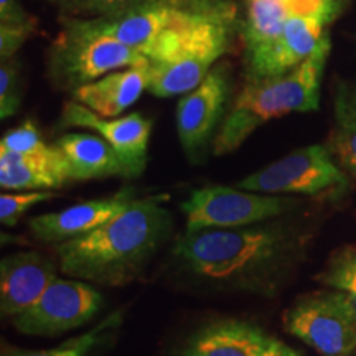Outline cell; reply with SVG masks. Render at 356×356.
Returning a JSON list of instances; mask_svg holds the SVG:
<instances>
[{"mask_svg": "<svg viewBox=\"0 0 356 356\" xmlns=\"http://www.w3.org/2000/svg\"><path fill=\"white\" fill-rule=\"evenodd\" d=\"M275 220L241 228L185 229L173 254L203 282L270 296L296 248L292 231Z\"/></svg>", "mask_w": 356, "mask_h": 356, "instance_id": "6da1fadb", "label": "cell"}, {"mask_svg": "<svg viewBox=\"0 0 356 356\" xmlns=\"http://www.w3.org/2000/svg\"><path fill=\"white\" fill-rule=\"evenodd\" d=\"M163 200V195L132 198L99 228L56 244L60 273L104 287L136 280L173 234Z\"/></svg>", "mask_w": 356, "mask_h": 356, "instance_id": "7a4b0ae2", "label": "cell"}, {"mask_svg": "<svg viewBox=\"0 0 356 356\" xmlns=\"http://www.w3.org/2000/svg\"><path fill=\"white\" fill-rule=\"evenodd\" d=\"M330 53V38L322 42L299 66L280 76L248 81L236 96L213 140V155L238 150L266 122L291 113H310L320 104V84Z\"/></svg>", "mask_w": 356, "mask_h": 356, "instance_id": "3957f363", "label": "cell"}, {"mask_svg": "<svg viewBox=\"0 0 356 356\" xmlns=\"http://www.w3.org/2000/svg\"><path fill=\"white\" fill-rule=\"evenodd\" d=\"M222 20H238L236 0H145L121 15L89 19L150 61L168 58L198 29Z\"/></svg>", "mask_w": 356, "mask_h": 356, "instance_id": "277c9868", "label": "cell"}, {"mask_svg": "<svg viewBox=\"0 0 356 356\" xmlns=\"http://www.w3.org/2000/svg\"><path fill=\"white\" fill-rule=\"evenodd\" d=\"M63 29L47 50V74L61 91L96 81L113 71L150 61L142 53L97 30L89 19L63 17Z\"/></svg>", "mask_w": 356, "mask_h": 356, "instance_id": "5b68a950", "label": "cell"}, {"mask_svg": "<svg viewBox=\"0 0 356 356\" xmlns=\"http://www.w3.org/2000/svg\"><path fill=\"white\" fill-rule=\"evenodd\" d=\"M241 190L267 195H338L346 190L348 178L335 163L328 145H307L275 160L239 180Z\"/></svg>", "mask_w": 356, "mask_h": 356, "instance_id": "8992f818", "label": "cell"}, {"mask_svg": "<svg viewBox=\"0 0 356 356\" xmlns=\"http://www.w3.org/2000/svg\"><path fill=\"white\" fill-rule=\"evenodd\" d=\"M284 327L322 356H350L356 350V310L337 289L297 299L284 315Z\"/></svg>", "mask_w": 356, "mask_h": 356, "instance_id": "52a82bcc", "label": "cell"}, {"mask_svg": "<svg viewBox=\"0 0 356 356\" xmlns=\"http://www.w3.org/2000/svg\"><path fill=\"white\" fill-rule=\"evenodd\" d=\"M238 29V20H222L198 29L168 58L150 61L147 91L157 97L184 96L193 91L226 55Z\"/></svg>", "mask_w": 356, "mask_h": 356, "instance_id": "ba28073f", "label": "cell"}, {"mask_svg": "<svg viewBox=\"0 0 356 356\" xmlns=\"http://www.w3.org/2000/svg\"><path fill=\"white\" fill-rule=\"evenodd\" d=\"M296 208V200L282 195L256 193L231 186H203L181 204L186 229L241 228L286 215Z\"/></svg>", "mask_w": 356, "mask_h": 356, "instance_id": "9c48e42d", "label": "cell"}, {"mask_svg": "<svg viewBox=\"0 0 356 356\" xmlns=\"http://www.w3.org/2000/svg\"><path fill=\"white\" fill-rule=\"evenodd\" d=\"M102 305L99 291L86 280L56 277L33 305L12 318V323L24 335H63L91 322Z\"/></svg>", "mask_w": 356, "mask_h": 356, "instance_id": "30bf717a", "label": "cell"}, {"mask_svg": "<svg viewBox=\"0 0 356 356\" xmlns=\"http://www.w3.org/2000/svg\"><path fill=\"white\" fill-rule=\"evenodd\" d=\"M231 70L220 63L193 91L180 97L177 106V134L190 163H202L213 147L218 129L228 111Z\"/></svg>", "mask_w": 356, "mask_h": 356, "instance_id": "8fae6325", "label": "cell"}, {"mask_svg": "<svg viewBox=\"0 0 356 356\" xmlns=\"http://www.w3.org/2000/svg\"><path fill=\"white\" fill-rule=\"evenodd\" d=\"M60 126L83 127L99 134L118 152L126 170V178H137L144 173L149 160L152 121L140 113H132L122 118H102L73 99L63 106Z\"/></svg>", "mask_w": 356, "mask_h": 356, "instance_id": "7c38bea8", "label": "cell"}, {"mask_svg": "<svg viewBox=\"0 0 356 356\" xmlns=\"http://www.w3.org/2000/svg\"><path fill=\"white\" fill-rule=\"evenodd\" d=\"M325 25L327 24L318 17H289L282 32L273 42L244 56L248 81L280 76L299 66L317 50L325 37Z\"/></svg>", "mask_w": 356, "mask_h": 356, "instance_id": "4fadbf2b", "label": "cell"}, {"mask_svg": "<svg viewBox=\"0 0 356 356\" xmlns=\"http://www.w3.org/2000/svg\"><path fill=\"white\" fill-rule=\"evenodd\" d=\"M58 277L56 264L35 251H20L0 261V312L13 318L33 305Z\"/></svg>", "mask_w": 356, "mask_h": 356, "instance_id": "5bb4252c", "label": "cell"}, {"mask_svg": "<svg viewBox=\"0 0 356 356\" xmlns=\"http://www.w3.org/2000/svg\"><path fill=\"white\" fill-rule=\"evenodd\" d=\"M131 200V191H122L114 197L89 200V202L73 204L61 211L35 216L29 221L30 233L42 243H65L99 228L101 225L118 215L122 208H126Z\"/></svg>", "mask_w": 356, "mask_h": 356, "instance_id": "9a60e30c", "label": "cell"}, {"mask_svg": "<svg viewBox=\"0 0 356 356\" xmlns=\"http://www.w3.org/2000/svg\"><path fill=\"white\" fill-rule=\"evenodd\" d=\"M264 332L246 320L226 318L203 325L178 348L177 356H262L267 343Z\"/></svg>", "mask_w": 356, "mask_h": 356, "instance_id": "2e32d148", "label": "cell"}, {"mask_svg": "<svg viewBox=\"0 0 356 356\" xmlns=\"http://www.w3.org/2000/svg\"><path fill=\"white\" fill-rule=\"evenodd\" d=\"M149 83L150 61H147L113 71L96 81L84 84L74 89L73 97L102 118H118L139 101L142 92L149 89Z\"/></svg>", "mask_w": 356, "mask_h": 356, "instance_id": "e0dca14e", "label": "cell"}, {"mask_svg": "<svg viewBox=\"0 0 356 356\" xmlns=\"http://www.w3.org/2000/svg\"><path fill=\"white\" fill-rule=\"evenodd\" d=\"M55 144L68 162L73 181L101 180L111 177L126 178V170L118 152L99 134H65Z\"/></svg>", "mask_w": 356, "mask_h": 356, "instance_id": "ac0fdd59", "label": "cell"}, {"mask_svg": "<svg viewBox=\"0 0 356 356\" xmlns=\"http://www.w3.org/2000/svg\"><path fill=\"white\" fill-rule=\"evenodd\" d=\"M71 181L63 152L53 157H30L0 149V186L3 190L60 188Z\"/></svg>", "mask_w": 356, "mask_h": 356, "instance_id": "d6986e66", "label": "cell"}, {"mask_svg": "<svg viewBox=\"0 0 356 356\" xmlns=\"http://www.w3.org/2000/svg\"><path fill=\"white\" fill-rule=\"evenodd\" d=\"M335 122L328 149L346 175L356 178V79H341L335 88Z\"/></svg>", "mask_w": 356, "mask_h": 356, "instance_id": "ffe728a7", "label": "cell"}, {"mask_svg": "<svg viewBox=\"0 0 356 356\" xmlns=\"http://www.w3.org/2000/svg\"><path fill=\"white\" fill-rule=\"evenodd\" d=\"M122 322L121 312H114L106 317L101 323L92 327L83 335L73 337L66 340L60 346L48 350H24L12 345H2V355L0 356H88L92 353L97 346L104 343L106 338L113 333Z\"/></svg>", "mask_w": 356, "mask_h": 356, "instance_id": "44dd1931", "label": "cell"}, {"mask_svg": "<svg viewBox=\"0 0 356 356\" xmlns=\"http://www.w3.org/2000/svg\"><path fill=\"white\" fill-rule=\"evenodd\" d=\"M317 279L323 286L343 292L356 310V244L333 252Z\"/></svg>", "mask_w": 356, "mask_h": 356, "instance_id": "7402d4cb", "label": "cell"}, {"mask_svg": "<svg viewBox=\"0 0 356 356\" xmlns=\"http://www.w3.org/2000/svg\"><path fill=\"white\" fill-rule=\"evenodd\" d=\"M0 149L30 155V157H53V155L60 154L56 144L50 145L43 140L42 132L32 121H25L22 126L13 127L3 134L2 140H0Z\"/></svg>", "mask_w": 356, "mask_h": 356, "instance_id": "603a6c76", "label": "cell"}, {"mask_svg": "<svg viewBox=\"0 0 356 356\" xmlns=\"http://www.w3.org/2000/svg\"><path fill=\"white\" fill-rule=\"evenodd\" d=\"M145 0H60L63 17L73 19H108L131 10Z\"/></svg>", "mask_w": 356, "mask_h": 356, "instance_id": "cb8c5ba5", "label": "cell"}, {"mask_svg": "<svg viewBox=\"0 0 356 356\" xmlns=\"http://www.w3.org/2000/svg\"><path fill=\"white\" fill-rule=\"evenodd\" d=\"M22 71L17 60H6L0 66V118L8 119L22 106Z\"/></svg>", "mask_w": 356, "mask_h": 356, "instance_id": "d4e9b609", "label": "cell"}, {"mask_svg": "<svg viewBox=\"0 0 356 356\" xmlns=\"http://www.w3.org/2000/svg\"><path fill=\"white\" fill-rule=\"evenodd\" d=\"M55 197L48 190H29L19 193H2L0 197V221L3 226H15L22 216L35 204L48 202Z\"/></svg>", "mask_w": 356, "mask_h": 356, "instance_id": "484cf974", "label": "cell"}, {"mask_svg": "<svg viewBox=\"0 0 356 356\" xmlns=\"http://www.w3.org/2000/svg\"><path fill=\"white\" fill-rule=\"evenodd\" d=\"M37 29L20 25H0V58L2 61L12 60L13 55L20 50L22 44L32 37Z\"/></svg>", "mask_w": 356, "mask_h": 356, "instance_id": "4316f807", "label": "cell"}, {"mask_svg": "<svg viewBox=\"0 0 356 356\" xmlns=\"http://www.w3.org/2000/svg\"><path fill=\"white\" fill-rule=\"evenodd\" d=\"M0 25H20L37 29V20L25 10L20 0H0Z\"/></svg>", "mask_w": 356, "mask_h": 356, "instance_id": "83f0119b", "label": "cell"}, {"mask_svg": "<svg viewBox=\"0 0 356 356\" xmlns=\"http://www.w3.org/2000/svg\"><path fill=\"white\" fill-rule=\"evenodd\" d=\"M262 356H300V353H297L296 350L291 348V346L286 343H282L277 338L269 337L267 338V343Z\"/></svg>", "mask_w": 356, "mask_h": 356, "instance_id": "f1b7e54d", "label": "cell"}, {"mask_svg": "<svg viewBox=\"0 0 356 356\" xmlns=\"http://www.w3.org/2000/svg\"><path fill=\"white\" fill-rule=\"evenodd\" d=\"M48 2H60V0H48Z\"/></svg>", "mask_w": 356, "mask_h": 356, "instance_id": "f546056e", "label": "cell"}]
</instances>
